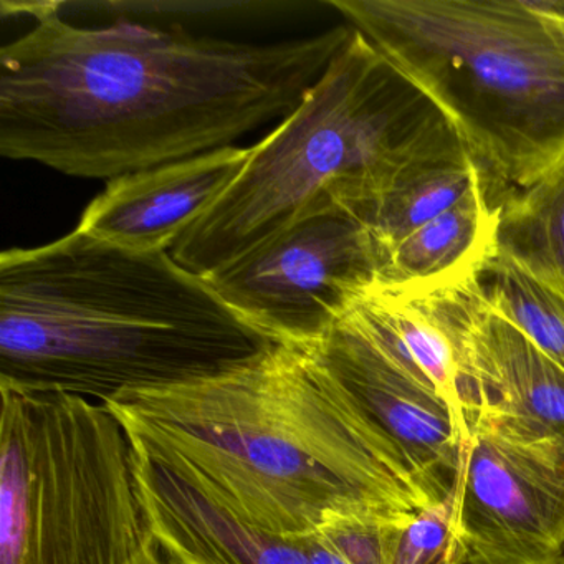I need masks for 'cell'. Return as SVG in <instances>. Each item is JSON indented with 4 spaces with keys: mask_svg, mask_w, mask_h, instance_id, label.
<instances>
[{
    "mask_svg": "<svg viewBox=\"0 0 564 564\" xmlns=\"http://www.w3.org/2000/svg\"><path fill=\"white\" fill-rule=\"evenodd\" d=\"M0 401V564L133 561L151 534L115 412L61 391Z\"/></svg>",
    "mask_w": 564,
    "mask_h": 564,
    "instance_id": "8992f818",
    "label": "cell"
},
{
    "mask_svg": "<svg viewBox=\"0 0 564 564\" xmlns=\"http://www.w3.org/2000/svg\"><path fill=\"white\" fill-rule=\"evenodd\" d=\"M134 475L148 530L170 564H349L322 531L279 536L250 527L137 448Z\"/></svg>",
    "mask_w": 564,
    "mask_h": 564,
    "instance_id": "30bf717a",
    "label": "cell"
},
{
    "mask_svg": "<svg viewBox=\"0 0 564 564\" xmlns=\"http://www.w3.org/2000/svg\"><path fill=\"white\" fill-rule=\"evenodd\" d=\"M480 283L494 312L564 369V285L541 279L500 250Z\"/></svg>",
    "mask_w": 564,
    "mask_h": 564,
    "instance_id": "e0dca14e",
    "label": "cell"
},
{
    "mask_svg": "<svg viewBox=\"0 0 564 564\" xmlns=\"http://www.w3.org/2000/svg\"><path fill=\"white\" fill-rule=\"evenodd\" d=\"M464 150L434 105L352 29L279 127L253 144L219 200L171 257L207 276L332 199L355 213L412 171Z\"/></svg>",
    "mask_w": 564,
    "mask_h": 564,
    "instance_id": "277c9868",
    "label": "cell"
},
{
    "mask_svg": "<svg viewBox=\"0 0 564 564\" xmlns=\"http://www.w3.org/2000/svg\"><path fill=\"white\" fill-rule=\"evenodd\" d=\"M392 564H468L452 497L414 511L402 524Z\"/></svg>",
    "mask_w": 564,
    "mask_h": 564,
    "instance_id": "ac0fdd59",
    "label": "cell"
},
{
    "mask_svg": "<svg viewBox=\"0 0 564 564\" xmlns=\"http://www.w3.org/2000/svg\"><path fill=\"white\" fill-rule=\"evenodd\" d=\"M444 117L491 180L564 164V0H328Z\"/></svg>",
    "mask_w": 564,
    "mask_h": 564,
    "instance_id": "5b68a950",
    "label": "cell"
},
{
    "mask_svg": "<svg viewBox=\"0 0 564 564\" xmlns=\"http://www.w3.org/2000/svg\"><path fill=\"white\" fill-rule=\"evenodd\" d=\"M487 303L480 276H474L419 292L371 286L349 312L431 381L467 431L477 412L468 341Z\"/></svg>",
    "mask_w": 564,
    "mask_h": 564,
    "instance_id": "7c38bea8",
    "label": "cell"
},
{
    "mask_svg": "<svg viewBox=\"0 0 564 564\" xmlns=\"http://www.w3.org/2000/svg\"><path fill=\"white\" fill-rule=\"evenodd\" d=\"M511 193L495 183L475 187L454 207L395 243L372 286L419 292L480 276L497 256L501 207Z\"/></svg>",
    "mask_w": 564,
    "mask_h": 564,
    "instance_id": "5bb4252c",
    "label": "cell"
},
{
    "mask_svg": "<svg viewBox=\"0 0 564 564\" xmlns=\"http://www.w3.org/2000/svg\"><path fill=\"white\" fill-rule=\"evenodd\" d=\"M62 2H2L32 28L0 48V153L108 180L236 147L289 117L352 29L240 44L133 22L77 28Z\"/></svg>",
    "mask_w": 564,
    "mask_h": 564,
    "instance_id": "6da1fadb",
    "label": "cell"
},
{
    "mask_svg": "<svg viewBox=\"0 0 564 564\" xmlns=\"http://www.w3.org/2000/svg\"><path fill=\"white\" fill-rule=\"evenodd\" d=\"M308 348L345 389L424 507L448 500L467 431L431 381L351 312Z\"/></svg>",
    "mask_w": 564,
    "mask_h": 564,
    "instance_id": "9c48e42d",
    "label": "cell"
},
{
    "mask_svg": "<svg viewBox=\"0 0 564 564\" xmlns=\"http://www.w3.org/2000/svg\"><path fill=\"white\" fill-rule=\"evenodd\" d=\"M381 269L368 227L328 199L204 279L273 343L308 348L375 285Z\"/></svg>",
    "mask_w": 564,
    "mask_h": 564,
    "instance_id": "52a82bcc",
    "label": "cell"
},
{
    "mask_svg": "<svg viewBox=\"0 0 564 564\" xmlns=\"http://www.w3.org/2000/svg\"><path fill=\"white\" fill-rule=\"evenodd\" d=\"M478 409L564 438V369L487 303L468 341Z\"/></svg>",
    "mask_w": 564,
    "mask_h": 564,
    "instance_id": "4fadbf2b",
    "label": "cell"
},
{
    "mask_svg": "<svg viewBox=\"0 0 564 564\" xmlns=\"http://www.w3.org/2000/svg\"><path fill=\"white\" fill-rule=\"evenodd\" d=\"M107 405L138 452L279 536L315 533L335 513L425 508L312 348L275 343L217 375Z\"/></svg>",
    "mask_w": 564,
    "mask_h": 564,
    "instance_id": "7a4b0ae2",
    "label": "cell"
},
{
    "mask_svg": "<svg viewBox=\"0 0 564 564\" xmlns=\"http://www.w3.org/2000/svg\"><path fill=\"white\" fill-rule=\"evenodd\" d=\"M272 345L170 252L75 229L0 256V388L107 404L217 375Z\"/></svg>",
    "mask_w": 564,
    "mask_h": 564,
    "instance_id": "3957f363",
    "label": "cell"
},
{
    "mask_svg": "<svg viewBox=\"0 0 564 564\" xmlns=\"http://www.w3.org/2000/svg\"><path fill=\"white\" fill-rule=\"evenodd\" d=\"M128 564H170L166 560H164L163 553H161L160 547L154 543L153 538L148 541L147 546L143 547L140 554L134 557L133 561H130Z\"/></svg>",
    "mask_w": 564,
    "mask_h": 564,
    "instance_id": "d6986e66",
    "label": "cell"
},
{
    "mask_svg": "<svg viewBox=\"0 0 564 564\" xmlns=\"http://www.w3.org/2000/svg\"><path fill=\"white\" fill-rule=\"evenodd\" d=\"M452 505L468 564H564V438L478 409Z\"/></svg>",
    "mask_w": 564,
    "mask_h": 564,
    "instance_id": "ba28073f",
    "label": "cell"
},
{
    "mask_svg": "<svg viewBox=\"0 0 564 564\" xmlns=\"http://www.w3.org/2000/svg\"><path fill=\"white\" fill-rule=\"evenodd\" d=\"M252 147H229L108 181L77 229L115 246L170 252L249 163Z\"/></svg>",
    "mask_w": 564,
    "mask_h": 564,
    "instance_id": "8fae6325",
    "label": "cell"
},
{
    "mask_svg": "<svg viewBox=\"0 0 564 564\" xmlns=\"http://www.w3.org/2000/svg\"><path fill=\"white\" fill-rule=\"evenodd\" d=\"M484 183L500 184L484 173L467 150H460L412 171L378 199L351 214L368 227L384 265L386 256L395 243Z\"/></svg>",
    "mask_w": 564,
    "mask_h": 564,
    "instance_id": "9a60e30c",
    "label": "cell"
},
{
    "mask_svg": "<svg viewBox=\"0 0 564 564\" xmlns=\"http://www.w3.org/2000/svg\"><path fill=\"white\" fill-rule=\"evenodd\" d=\"M498 250L541 279L564 285V164L507 197Z\"/></svg>",
    "mask_w": 564,
    "mask_h": 564,
    "instance_id": "2e32d148",
    "label": "cell"
}]
</instances>
